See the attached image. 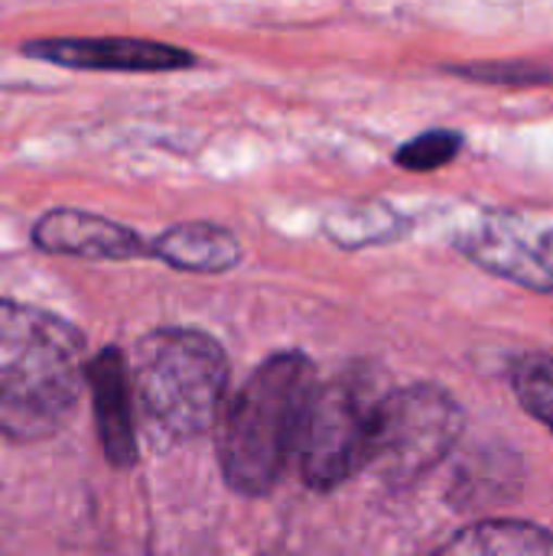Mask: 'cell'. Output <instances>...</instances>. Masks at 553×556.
<instances>
[{
	"instance_id": "6da1fadb",
	"label": "cell",
	"mask_w": 553,
	"mask_h": 556,
	"mask_svg": "<svg viewBox=\"0 0 553 556\" xmlns=\"http://www.w3.org/2000/svg\"><path fill=\"white\" fill-rule=\"evenodd\" d=\"M85 336L36 306L0 300V430L16 443L59 433L85 381Z\"/></svg>"
},
{
	"instance_id": "7a4b0ae2",
	"label": "cell",
	"mask_w": 553,
	"mask_h": 556,
	"mask_svg": "<svg viewBox=\"0 0 553 556\" xmlns=\"http://www.w3.org/2000/svg\"><path fill=\"white\" fill-rule=\"evenodd\" d=\"M313 391L316 368L300 352L267 358L241 384L218 437V463L235 492L254 498L280 482L290 459H297Z\"/></svg>"
},
{
	"instance_id": "3957f363",
	"label": "cell",
	"mask_w": 553,
	"mask_h": 556,
	"mask_svg": "<svg viewBox=\"0 0 553 556\" xmlns=\"http://www.w3.org/2000/svg\"><path fill=\"white\" fill-rule=\"evenodd\" d=\"M130 368L134 410H140L150 440L160 446L202 437L222 410L228 391L225 349L199 329L150 332Z\"/></svg>"
},
{
	"instance_id": "277c9868",
	"label": "cell",
	"mask_w": 553,
	"mask_h": 556,
	"mask_svg": "<svg viewBox=\"0 0 553 556\" xmlns=\"http://www.w3.org/2000/svg\"><path fill=\"white\" fill-rule=\"evenodd\" d=\"M388 391L375 375L352 368L326 384H316L300 433V472L316 492H332L362 469H368L378 407Z\"/></svg>"
},
{
	"instance_id": "5b68a950",
	"label": "cell",
	"mask_w": 553,
	"mask_h": 556,
	"mask_svg": "<svg viewBox=\"0 0 553 556\" xmlns=\"http://www.w3.org/2000/svg\"><path fill=\"white\" fill-rule=\"evenodd\" d=\"M463 433L460 404L433 384L388 391L372 437L368 469L381 482L404 489L440 466Z\"/></svg>"
},
{
	"instance_id": "8992f818",
	"label": "cell",
	"mask_w": 553,
	"mask_h": 556,
	"mask_svg": "<svg viewBox=\"0 0 553 556\" xmlns=\"http://www.w3.org/2000/svg\"><path fill=\"white\" fill-rule=\"evenodd\" d=\"M460 251L482 270L518 287L553 293V225L489 212L460 235Z\"/></svg>"
},
{
	"instance_id": "52a82bcc",
	"label": "cell",
	"mask_w": 553,
	"mask_h": 556,
	"mask_svg": "<svg viewBox=\"0 0 553 556\" xmlns=\"http://www.w3.org/2000/svg\"><path fill=\"white\" fill-rule=\"evenodd\" d=\"M23 55L65 68H88V72H176L196 65V55L189 49L153 42V39H127V36L36 39L23 46Z\"/></svg>"
},
{
	"instance_id": "ba28073f",
	"label": "cell",
	"mask_w": 553,
	"mask_h": 556,
	"mask_svg": "<svg viewBox=\"0 0 553 556\" xmlns=\"http://www.w3.org/2000/svg\"><path fill=\"white\" fill-rule=\"evenodd\" d=\"M85 384L91 391L95 424L104 446V456L114 469H130L140 456L137 450V424H134V391L130 368L117 349L98 352L85 362Z\"/></svg>"
},
{
	"instance_id": "9c48e42d",
	"label": "cell",
	"mask_w": 553,
	"mask_h": 556,
	"mask_svg": "<svg viewBox=\"0 0 553 556\" xmlns=\"http://www.w3.org/2000/svg\"><path fill=\"white\" fill-rule=\"evenodd\" d=\"M33 244L49 254L85 261H130L147 254L143 238L104 215L78 208H52L33 225Z\"/></svg>"
},
{
	"instance_id": "30bf717a",
	"label": "cell",
	"mask_w": 553,
	"mask_h": 556,
	"mask_svg": "<svg viewBox=\"0 0 553 556\" xmlns=\"http://www.w3.org/2000/svg\"><path fill=\"white\" fill-rule=\"evenodd\" d=\"M150 254L186 274H225L241 264V241L215 222H183L166 228L150 244Z\"/></svg>"
},
{
	"instance_id": "8fae6325",
	"label": "cell",
	"mask_w": 553,
	"mask_h": 556,
	"mask_svg": "<svg viewBox=\"0 0 553 556\" xmlns=\"http://www.w3.org/2000/svg\"><path fill=\"white\" fill-rule=\"evenodd\" d=\"M437 556H553V534L525 521H479Z\"/></svg>"
},
{
	"instance_id": "7c38bea8",
	"label": "cell",
	"mask_w": 553,
	"mask_h": 556,
	"mask_svg": "<svg viewBox=\"0 0 553 556\" xmlns=\"http://www.w3.org/2000/svg\"><path fill=\"white\" fill-rule=\"evenodd\" d=\"M326 231L342 248H365L398 238V215L388 205H345L326 218Z\"/></svg>"
},
{
	"instance_id": "4fadbf2b",
	"label": "cell",
	"mask_w": 553,
	"mask_h": 556,
	"mask_svg": "<svg viewBox=\"0 0 553 556\" xmlns=\"http://www.w3.org/2000/svg\"><path fill=\"white\" fill-rule=\"evenodd\" d=\"M512 384L521 407L541 420L553 437V358L548 355H525L512 368Z\"/></svg>"
},
{
	"instance_id": "5bb4252c",
	"label": "cell",
	"mask_w": 553,
	"mask_h": 556,
	"mask_svg": "<svg viewBox=\"0 0 553 556\" xmlns=\"http://www.w3.org/2000/svg\"><path fill=\"white\" fill-rule=\"evenodd\" d=\"M463 150V137L453 134V130H427L414 140H407L394 160L398 166L411 169V173H430V169H440L447 163H453V156Z\"/></svg>"
}]
</instances>
